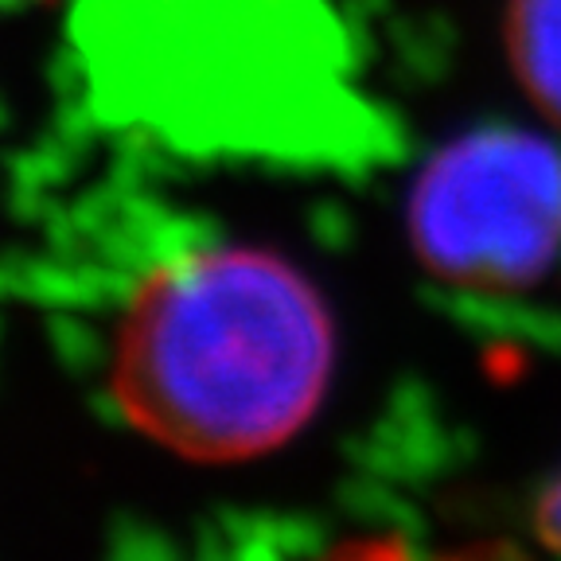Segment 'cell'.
Wrapping results in <instances>:
<instances>
[{
	"label": "cell",
	"instance_id": "1",
	"mask_svg": "<svg viewBox=\"0 0 561 561\" xmlns=\"http://www.w3.org/2000/svg\"><path fill=\"white\" fill-rule=\"evenodd\" d=\"M332 347L328 308L293 265L250 245L187 250L125 305L114 394L172 453L250 460L305 430L332 378Z\"/></svg>",
	"mask_w": 561,
	"mask_h": 561
},
{
	"label": "cell",
	"instance_id": "2",
	"mask_svg": "<svg viewBox=\"0 0 561 561\" xmlns=\"http://www.w3.org/2000/svg\"><path fill=\"white\" fill-rule=\"evenodd\" d=\"M410 242L448 285L523 289L561 245V152L518 129L453 140L410 199Z\"/></svg>",
	"mask_w": 561,
	"mask_h": 561
},
{
	"label": "cell",
	"instance_id": "3",
	"mask_svg": "<svg viewBox=\"0 0 561 561\" xmlns=\"http://www.w3.org/2000/svg\"><path fill=\"white\" fill-rule=\"evenodd\" d=\"M507 47L530 98L561 122V0H511Z\"/></svg>",
	"mask_w": 561,
	"mask_h": 561
},
{
	"label": "cell",
	"instance_id": "4",
	"mask_svg": "<svg viewBox=\"0 0 561 561\" xmlns=\"http://www.w3.org/2000/svg\"><path fill=\"white\" fill-rule=\"evenodd\" d=\"M312 561H523L511 546H472L453 553H425L402 538H351Z\"/></svg>",
	"mask_w": 561,
	"mask_h": 561
},
{
	"label": "cell",
	"instance_id": "5",
	"mask_svg": "<svg viewBox=\"0 0 561 561\" xmlns=\"http://www.w3.org/2000/svg\"><path fill=\"white\" fill-rule=\"evenodd\" d=\"M535 523H538V538H542L553 553H561V476L542 495V503H538Z\"/></svg>",
	"mask_w": 561,
	"mask_h": 561
},
{
	"label": "cell",
	"instance_id": "6",
	"mask_svg": "<svg viewBox=\"0 0 561 561\" xmlns=\"http://www.w3.org/2000/svg\"><path fill=\"white\" fill-rule=\"evenodd\" d=\"M0 4H4V0H0Z\"/></svg>",
	"mask_w": 561,
	"mask_h": 561
}]
</instances>
